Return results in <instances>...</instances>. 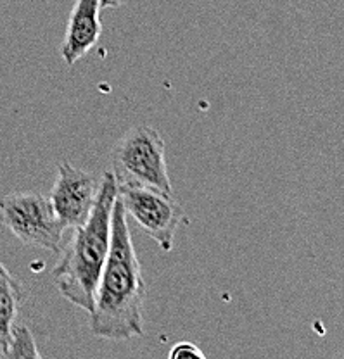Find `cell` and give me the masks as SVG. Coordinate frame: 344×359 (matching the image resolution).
<instances>
[{
  "label": "cell",
  "mask_w": 344,
  "mask_h": 359,
  "mask_svg": "<svg viewBox=\"0 0 344 359\" xmlns=\"http://www.w3.org/2000/svg\"><path fill=\"white\" fill-rule=\"evenodd\" d=\"M126 218L128 216L116 197L110 254L93 294L91 311V332L100 339L128 340L144 335L147 285Z\"/></svg>",
  "instance_id": "obj_1"
},
{
  "label": "cell",
  "mask_w": 344,
  "mask_h": 359,
  "mask_svg": "<svg viewBox=\"0 0 344 359\" xmlns=\"http://www.w3.org/2000/svg\"><path fill=\"white\" fill-rule=\"evenodd\" d=\"M116 197L118 183L113 171H106L100 177L91 216L81 226L73 228V237L54 268L55 283L62 297L87 313L92 311L93 294L110 254Z\"/></svg>",
  "instance_id": "obj_2"
},
{
  "label": "cell",
  "mask_w": 344,
  "mask_h": 359,
  "mask_svg": "<svg viewBox=\"0 0 344 359\" xmlns=\"http://www.w3.org/2000/svg\"><path fill=\"white\" fill-rule=\"evenodd\" d=\"M111 164L118 185L173 192L164 159V140L152 126L138 125L123 135L111 152Z\"/></svg>",
  "instance_id": "obj_3"
},
{
  "label": "cell",
  "mask_w": 344,
  "mask_h": 359,
  "mask_svg": "<svg viewBox=\"0 0 344 359\" xmlns=\"http://www.w3.org/2000/svg\"><path fill=\"white\" fill-rule=\"evenodd\" d=\"M0 222L21 244L48 252L61 250L66 224L42 194L14 192L2 196Z\"/></svg>",
  "instance_id": "obj_4"
},
{
  "label": "cell",
  "mask_w": 344,
  "mask_h": 359,
  "mask_svg": "<svg viewBox=\"0 0 344 359\" xmlns=\"http://www.w3.org/2000/svg\"><path fill=\"white\" fill-rule=\"evenodd\" d=\"M118 201L125 215L135 219L164 252L173 249L175 235L185 219V211L171 194L151 187L118 185Z\"/></svg>",
  "instance_id": "obj_5"
},
{
  "label": "cell",
  "mask_w": 344,
  "mask_h": 359,
  "mask_svg": "<svg viewBox=\"0 0 344 359\" xmlns=\"http://www.w3.org/2000/svg\"><path fill=\"white\" fill-rule=\"evenodd\" d=\"M99 187L100 178L91 171L74 168L68 161L59 164L48 201L66 228H78L87 222L95 205Z\"/></svg>",
  "instance_id": "obj_6"
},
{
  "label": "cell",
  "mask_w": 344,
  "mask_h": 359,
  "mask_svg": "<svg viewBox=\"0 0 344 359\" xmlns=\"http://www.w3.org/2000/svg\"><path fill=\"white\" fill-rule=\"evenodd\" d=\"M100 0H77L70 14L66 26L65 42L61 47V55L68 66L80 61L95 43L102 33L100 25Z\"/></svg>",
  "instance_id": "obj_7"
},
{
  "label": "cell",
  "mask_w": 344,
  "mask_h": 359,
  "mask_svg": "<svg viewBox=\"0 0 344 359\" xmlns=\"http://www.w3.org/2000/svg\"><path fill=\"white\" fill-rule=\"evenodd\" d=\"M25 289L20 280L0 263V351L7 346L11 332L18 323Z\"/></svg>",
  "instance_id": "obj_8"
},
{
  "label": "cell",
  "mask_w": 344,
  "mask_h": 359,
  "mask_svg": "<svg viewBox=\"0 0 344 359\" xmlns=\"http://www.w3.org/2000/svg\"><path fill=\"white\" fill-rule=\"evenodd\" d=\"M0 356L7 359H20V358H42L39 347H37L33 334L26 325L16 323L13 332H11L7 346L0 351Z\"/></svg>",
  "instance_id": "obj_9"
},
{
  "label": "cell",
  "mask_w": 344,
  "mask_h": 359,
  "mask_svg": "<svg viewBox=\"0 0 344 359\" xmlns=\"http://www.w3.org/2000/svg\"><path fill=\"white\" fill-rule=\"evenodd\" d=\"M168 358L170 359H203L204 353L196 346V344L178 342L171 347Z\"/></svg>",
  "instance_id": "obj_10"
},
{
  "label": "cell",
  "mask_w": 344,
  "mask_h": 359,
  "mask_svg": "<svg viewBox=\"0 0 344 359\" xmlns=\"http://www.w3.org/2000/svg\"><path fill=\"white\" fill-rule=\"evenodd\" d=\"M128 2V0H100V7H110V9H114V7H121V6H125V4Z\"/></svg>",
  "instance_id": "obj_11"
},
{
  "label": "cell",
  "mask_w": 344,
  "mask_h": 359,
  "mask_svg": "<svg viewBox=\"0 0 344 359\" xmlns=\"http://www.w3.org/2000/svg\"><path fill=\"white\" fill-rule=\"evenodd\" d=\"M341 356H343V358H344V351H343V353H341Z\"/></svg>",
  "instance_id": "obj_12"
}]
</instances>
